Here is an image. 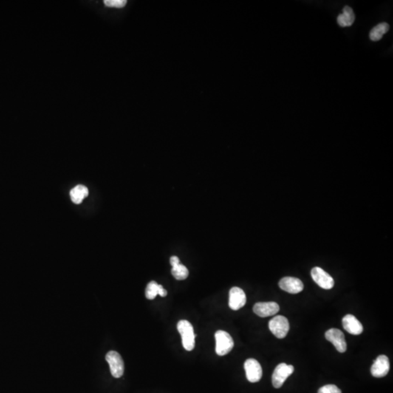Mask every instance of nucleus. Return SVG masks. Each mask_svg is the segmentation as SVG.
I'll return each instance as SVG.
<instances>
[{
    "instance_id": "nucleus-1",
    "label": "nucleus",
    "mask_w": 393,
    "mask_h": 393,
    "mask_svg": "<svg viewBox=\"0 0 393 393\" xmlns=\"http://www.w3.org/2000/svg\"><path fill=\"white\" fill-rule=\"evenodd\" d=\"M177 329L182 336V344L187 351L193 350L196 346V337L193 325L188 320H182L178 323Z\"/></svg>"
},
{
    "instance_id": "nucleus-2",
    "label": "nucleus",
    "mask_w": 393,
    "mask_h": 393,
    "mask_svg": "<svg viewBox=\"0 0 393 393\" xmlns=\"http://www.w3.org/2000/svg\"><path fill=\"white\" fill-rule=\"evenodd\" d=\"M216 339V352L219 356H224L231 352L234 347L233 338L229 333L224 331H217L215 334Z\"/></svg>"
},
{
    "instance_id": "nucleus-3",
    "label": "nucleus",
    "mask_w": 393,
    "mask_h": 393,
    "mask_svg": "<svg viewBox=\"0 0 393 393\" xmlns=\"http://www.w3.org/2000/svg\"><path fill=\"white\" fill-rule=\"evenodd\" d=\"M294 371L295 367L292 365H288L284 363L278 365L272 374V382L274 388L277 389L281 388L288 377L293 374Z\"/></svg>"
},
{
    "instance_id": "nucleus-4",
    "label": "nucleus",
    "mask_w": 393,
    "mask_h": 393,
    "mask_svg": "<svg viewBox=\"0 0 393 393\" xmlns=\"http://www.w3.org/2000/svg\"><path fill=\"white\" fill-rule=\"evenodd\" d=\"M270 330L277 338L283 339L287 336L290 326L286 317L278 315L272 318L269 323Z\"/></svg>"
},
{
    "instance_id": "nucleus-5",
    "label": "nucleus",
    "mask_w": 393,
    "mask_h": 393,
    "mask_svg": "<svg viewBox=\"0 0 393 393\" xmlns=\"http://www.w3.org/2000/svg\"><path fill=\"white\" fill-rule=\"evenodd\" d=\"M106 361L109 363L111 375L114 378H120L124 374V362L121 355L116 351H110L106 355Z\"/></svg>"
},
{
    "instance_id": "nucleus-6",
    "label": "nucleus",
    "mask_w": 393,
    "mask_h": 393,
    "mask_svg": "<svg viewBox=\"0 0 393 393\" xmlns=\"http://www.w3.org/2000/svg\"><path fill=\"white\" fill-rule=\"evenodd\" d=\"M244 369L247 380L251 383L260 381L262 377V369L256 359L250 358L246 360L244 363Z\"/></svg>"
},
{
    "instance_id": "nucleus-7",
    "label": "nucleus",
    "mask_w": 393,
    "mask_h": 393,
    "mask_svg": "<svg viewBox=\"0 0 393 393\" xmlns=\"http://www.w3.org/2000/svg\"><path fill=\"white\" fill-rule=\"evenodd\" d=\"M312 279L322 289L329 290L334 286V281L332 276L320 267H314L311 271Z\"/></svg>"
},
{
    "instance_id": "nucleus-8",
    "label": "nucleus",
    "mask_w": 393,
    "mask_h": 393,
    "mask_svg": "<svg viewBox=\"0 0 393 393\" xmlns=\"http://www.w3.org/2000/svg\"><path fill=\"white\" fill-rule=\"evenodd\" d=\"M326 340L332 343L337 351L343 353L346 350V343L344 334L342 331L337 329H329L325 334Z\"/></svg>"
},
{
    "instance_id": "nucleus-9",
    "label": "nucleus",
    "mask_w": 393,
    "mask_h": 393,
    "mask_svg": "<svg viewBox=\"0 0 393 393\" xmlns=\"http://www.w3.org/2000/svg\"><path fill=\"white\" fill-rule=\"evenodd\" d=\"M390 361L386 355H380L377 357L371 366V373L376 378L385 377L390 371Z\"/></svg>"
},
{
    "instance_id": "nucleus-10",
    "label": "nucleus",
    "mask_w": 393,
    "mask_h": 393,
    "mask_svg": "<svg viewBox=\"0 0 393 393\" xmlns=\"http://www.w3.org/2000/svg\"><path fill=\"white\" fill-rule=\"evenodd\" d=\"M279 286L282 290L288 293L295 295L300 293L304 289V284L301 280L293 277H286L280 281Z\"/></svg>"
},
{
    "instance_id": "nucleus-11",
    "label": "nucleus",
    "mask_w": 393,
    "mask_h": 393,
    "mask_svg": "<svg viewBox=\"0 0 393 393\" xmlns=\"http://www.w3.org/2000/svg\"><path fill=\"white\" fill-rule=\"evenodd\" d=\"M246 295L241 288L233 287L230 291L229 306L233 310H238L245 306Z\"/></svg>"
},
{
    "instance_id": "nucleus-12",
    "label": "nucleus",
    "mask_w": 393,
    "mask_h": 393,
    "mask_svg": "<svg viewBox=\"0 0 393 393\" xmlns=\"http://www.w3.org/2000/svg\"><path fill=\"white\" fill-rule=\"evenodd\" d=\"M279 310V305L274 301L258 302L253 306V312L261 318L272 316L278 313Z\"/></svg>"
},
{
    "instance_id": "nucleus-13",
    "label": "nucleus",
    "mask_w": 393,
    "mask_h": 393,
    "mask_svg": "<svg viewBox=\"0 0 393 393\" xmlns=\"http://www.w3.org/2000/svg\"><path fill=\"white\" fill-rule=\"evenodd\" d=\"M343 324L344 330L352 335H359L363 332V328L361 323L350 314L343 318Z\"/></svg>"
},
{
    "instance_id": "nucleus-14",
    "label": "nucleus",
    "mask_w": 393,
    "mask_h": 393,
    "mask_svg": "<svg viewBox=\"0 0 393 393\" xmlns=\"http://www.w3.org/2000/svg\"><path fill=\"white\" fill-rule=\"evenodd\" d=\"M355 20V15L353 10L349 6H345L343 12L337 17V23L341 27H348L352 26Z\"/></svg>"
},
{
    "instance_id": "nucleus-15",
    "label": "nucleus",
    "mask_w": 393,
    "mask_h": 393,
    "mask_svg": "<svg viewBox=\"0 0 393 393\" xmlns=\"http://www.w3.org/2000/svg\"><path fill=\"white\" fill-rule=\"evenodd\" d=\"M88 196V190L83 185L76 186L70 192L71 199L75 204H80Z\"/></svg>"
},
{
    "instance_id": "nucleus-16",
    "label": "nucleus",
    "mask_w": 393,
    "mask_h": 393,
    "mask_svg": "<svg viewBox=\"0 0 393 393\" xmlns=\"http://www.w3.org/2000/svg\"><path fill=\"white\" fill-rule=\"evenodd\" d=\"M389 24L385 22H382L377 26H374L371 32H370L369 37L372 41L377 42L381 40L384 35L389 31Z\"/></svg>"
},
{
    "instance_id": "nucleus-17",
    "label": "nucleus",
    "mask_w": 393,
    "mask_h": 393,
    "mask_svg": "<svg viewBox=\"0 0 393 393\" xmlns=\"http://www.w3.org/2000/svg\"><path fill=\"white\" fill-rule=\"evenodd\" d=\"M171 274L178 281H183V280L187 279L188 277L189 270L185 265L179 263L172 267Z\"/></svg>"
},
{
    "instance_id": "nucleus-18",
    "label": "nucleus",
    "mask_w": 393,
    "mask_h": 393,
    "mask_svg": "<svg viewBox=\"0 0 393 393\" xmlns=\"http://www.w3.org/2000/svg\"><path fill=\"white\" fill-rule=\"evenodd\" d=\"M160 285L155 282V281H151L148 283L147 286L145 291V295H146L147 298L149 300L154 299L159 293V288Z\"/></svg>"
},
{
    "instance_id": "nucleus-19",
    "label": "nucleus",
    "mask_w": 393,
    "mask_h": 393,
    "mask_svg": "<svg viewBox=\"0 0 393 393\" xmlns=\"http://www.w3.org/2000/svg\"><path fill=\"white\" fill-rule=\"evenodd\" d=\"M318 393H342V391L336 385H327L320 388Z\"/></svg>"
},
{
    "instance_id": "nucleus-20",
    "label": "nucleus",
    "mask_w": 393,
    "mask_h": 393,
    "mask_svg": "<svg viewBox=\"0 0 393 393\" xmlns=\"http://www.w3.org/2000/svg\"><path fill=\"white\" fill-rule=\"evenodd\" d=\"M127 1L125 0H106L104 1L105 5L107 7H116V8H122L125 7Z\"/></svg>"
},
{
    "instance_id": "nucleus-21",
    "label": "nucleus",
    "mask_w": 393,
    "mask_h": 393,
    "mask_svg": "<svg viewBox=\"0 0 393 393\" xmlns=\"http://www.w3.org/2000/svg\"><path fill=\"white\" fill-rule=\"evenodd\" d=\"M170 263H171V266L173 267V266L179 264V263H180V260H179V258H178L177 256H173L170 258Z\"/></svg>"
}]
</instances>
